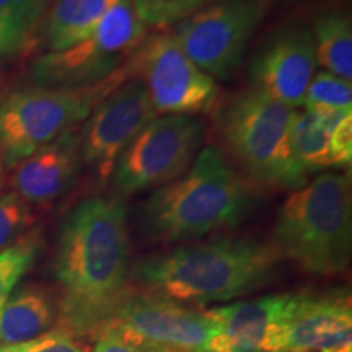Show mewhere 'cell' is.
I'll return each instance as SVG.
<instances>
[{
    "mask_svg": "<svg viewBox=\"0 0 352 352\" xmlns=\"http://www.w3.org/2000/svg\"><path fill=\"white\" fill-rule=\"evenodd\" d=\"M131 270L124 201L94 196L77 204L64 219L56 245L57 328L95 340L129 296Z\"/></svg>",
    "mask_w": 352,
    "mask_h": 352,
    "instance_id": "1",
    "label": "cell"
},
{
    "mask_svg": "<svg viewBox=\"0 0 352 352\" xmlns=\"http://www.w3.org/2000/svg\"><path fill=\"white\" fill-rule=\"evenodd\" d=\"M283 261L271 241L217 236L152 254L131 270L135 290L195 305L230 302L261 289Z\"/></svg>",
    "mask_w": 352,
    "mask_h": 352,
    "instance_id": "2",
    "label": "cell"
},
{
    "mask_svg": "<svg viewBox=\"0 0 352 352\" xmlns=\"http://www.w3.org/2000/svg\"><path fill=\"white\" fill-rule=\"evenodd\" d=\"M259 186L209 145L173 182L157 188L142 209L144 230L155 241L196 240L240 226L253 212Z\"/></svg>",
    "mask_w": 352,
    "mask_h": 352,
    "instance_id": "3",
    "label": "cell"
},
{
    "mask_svg": "<svg viewBox=\"0 0 352 352\" xmlns=\"http://www.w3.org/2000/svg\"><path fill=\"white\" fill-rule=\"evenodd\" d=\"M271 245L315 276L346 271L352 252V191L344 173L324 171L284 201Z\"/></svg>",
    "mask_w": 352,
    "mask_h": 352,
    "instance_id": "4",
    "label": "cell"
},
{
    "mask_svg": "<svg viewBox=\"0 0 352 352\" xmlns=\"http://www.w3.org/2000/svg\"><path fill=\"white\" fill-rule=\"evenodd\" d=\"M297 109L250 88L235 95L219 113L223 145L258 186L296 189L308 173L292 148V124Z\"/></svg>",
    "mask_w": 352,
    "mask_h": 352,
    "instance_id": "5",
    "label": "cell"
},
{
    "mask_svg": "<svg viewBox=\"0 0 352 352\" xmlns=\"http://www.w3.org/2000/svg\"><path fill=\"white\" fill-rule=\"evenodd\" d=\"M129 78L124 65L91 87H33L13 91L0 101V155L7 168L74 129L104 95Z\"/></svg>",
    "mask_w": 352,
    "mask_h": 352,
    "instance_id": "6",
    "label": "cell"
},
{
    "mask_svg": "<svg viewBox=\"0 0 352 352\" xmlns=\"http://www.w3.org/2000/svg\"><path fill=\"white\" fill-rule=\"evenodd\" d=\"M147 23L134 0H114L90 34L63 51H50L33 64L39 87L78 88L107 80L145 39Z\"/></svg>",
    "mask_w": 352,
    "mask_h": 352,
    "instance_id": "7",
    "label": "cell"
},
{
    "mask_svg": "<svg viewBox=\"0 0 352 352\" xmlns=\"http://www.w3.org/2000/svg\"><path fill=\"white\" fill-rule=\"evenodd\" d=\"M124 70L145 87L157 114L195 116L217 104V83L189 59L173 34L145 38Z\"/></svg>",
    "mask_w": 352,
    "mask_h": 352,
    "instance_id": "8",
    "label": "cell"
},
{
    "mask_svg": "<svg viewBox=\"0 0 352 352\" xmlns=\"http://www.w3.org/2000/svg\"><path fill=\"white\" fill-rule=\"evenodd\" d=\"M206 124L195 116H162L148 122L118 158L113 184L122 195L160 188L195 160Z\"/></svg>",
    "mask_w": 352,
    "mask_h": 352,
    "instance_id": "9",
    "label": "cell"
},
{
    "mask_svg": "<svg viewBox=\"0 0 352 352\" xmlns=\"http://www.w3.org/2000/svg\"><path fill=\"white\" fill-rule=\"evenodd\" d=\"M264 12V0H217L179 23L173 36L197 67L214 80H228Z\"/></svg>",
    "mask_w": 352,
    "mask_h": 352,
    "instance_id": "10",
    "label": "cell"
},
{
    "mask_svg": "<svg viewBox=\"0 0 352 352\" xmlns=\"http://www.w3.org/2000/svg\"><path fill=\"white\" fill-rule=\"evenodd\" d=\"M157 118L145 87L126 78L95 104L83 124L80 138L82 164L101 183L109 182L118 158L132 139Z\"/></svg>",
    "mask_w": 352,
    "mask_h": 352,
    "instance_id": "11",
    "label": "cell"
},
{
    "mask_svg": "<svg viewBox=\"0 0 352 352\" xmlns=\"http://www.w3.org/2000/svg\"><path fill=\"white\" fill-rule=\"evenodd\" d=\"M107 328L183 352H212L220 327L206 311L132 289Z\"/></svg>",
    "mask_w": 352,
    "mask_h": 352,
    "instance_id": "12",
    "label": "cell"
},
{
    "mask_svg": "<svg viewBox=\"0 0 352 352\" xmlns=\"http://www.w3.org/2000/svg\"><path fill=\"white\" fill-rule=\"evenodd\" d=\"M316 72L311 30L290 25L264 41L250 65L252 88L290 108L303 104L307 88Z\"/></svg>",
    "mask_w": 352,
    "mask_h": 352,
    "instance_id": "13",
    "label": "cell"
},
{
    "mask_svg": "<svg viewBox=\"0 0 352 352\" xmlns=\"http://www.w3.org/2000/svg\"><path fill=\"white\" fill-rule=\"evenodd\" d=\"M302 294H274L206 311L220 327L212 352H279L285 321Z\"/></svg>",
    "mask_w": 352,
    "mask_h": 352,
    "instance_id": "14",
    "label": "cell"
},
{
    "mask_svg": "<svg viewBox=\"0 0 352 352\" xmlns=\"http://www.w3.org/2000/svg\"><path fill=\"white\" fill-rule=\"evenodd\" d=\"M347 344H352L349 294H302L285 321L279 352H323Z\"/></svg>",
    "mask_w": 352,
    "mask_h": 352,
    "instance_id": "15",
    "label": "cell"
},
{
    "mask_svg": "<svg viewBox=\"0 0 352 352\" xmlns=\"http://www.w3.org/2000/svg\"><path fill=\"white\" fill-rule=\"evenodd\" d=\"M80 165V138L70 129L15 166L13 192L28 204L50 206L69 191Z\"/></svg>",
    "mask_w": 352,
    "mask_h": 352,
    "instance_id": "16",
    "label": "cell"
},
{
    "mask_svg": "<svg viewBox=\"0 0 352 352\" xmlns=\"http://www.w3.org/2000/svg\"><path fill=\"white\" fill-rule=\"evenodd\" d=\"M290 140L296 158L307 173L349 168L352 111H297Z\"/></svg>",
    "mask_w": 352,
    "mask_h": 352,
    "instance_id": "17",
    "label": "cell"
},
{
    "mask_svg": "<svg viewBox=\"0 0 352 352\" xmlns=\"http://www.w3.org/2000/svg\"><path fill=\"white\" fill-rule=\"evenodd\" d=\"M59 310L50 290L28 285L0 307V346L20 344L56 328Z\"/></svg>",
    "mask_w": 352,
    "mask_h": 352,
    "instance_id": "18",
    "label": "cell"
},
{
    "mask_svg": "<svg viewBox=\"0 0 352 352\" xmlns=\"http://www.w3.org/2000/svg\"><path fill=\"white\" fill-rule=\"evenodd\" d=\"M114 0H56L47 12V50L63 51L90 34Z\"/></svg>",
    "mask_w": 352,
    "mask_h": 352,
    "instance_id": "19",
    "label": "cell"
},
{
    "mask_svg": "<svg viewBox=\"0 0 352 352\" xmlns=\"http://www.w3.org/2000/svg\"><path fill=\"white\" fill-rule=\"evenodd\" d=\"M316 64L344 80H352V25L342 12L328 10L315 16L311 28Z\"/></svg>",
    "mask_w": 352,
    "mask_h": 352,
    "instance_id": "20",
    "label": "cell"
},
{
    "mask_svg": "<svg viewBox=\"0 0 352 352\" xmlns=\"http://www.w3.org/2000/svg\"><path fill=\"white\" fill-rule=\"evenodd\" d=\"M47 0H0V56L28 44L46 12Z\"/></svg>",
    "mask_w": 352,
    "mask_h": 352,
    "instance_id": "21",
    "label": "cell"
},
{
    "mask_svg": "<svg viewBox=\"0 0 352 352\" xmlns=\"http://www.w3.org/2000/svg\"><path fill=\"white\" fill-rule=\"evenodd\" d=\"M305 111H352V85L344 78L321 70L315 72L307 88Z\"/></svg>",
    "mask_w": 352,
    "mask_h": 352,
    "instance_id": "22",
    "label": "cell"
},
{
    "mask_svg": "<svg viewBox=\"0 0 352 352\" xmlns=\"http://www.w3.org/2000/svg\"><path fill=\"white\" fill-rule=\"evenodd\" d=\"M39 246L41 241L36 232H30L19 243L0 252V307L7 302L21 277L32 267L39 253Z\"/></svg>",
    "mask_w": 352,
    "mask_h": 352,
    "instance_id": "23",
    "label": "cell"
},
{
    "mask_svg": "<svg viewBox=\"0 0 352 352\" xmlns=\"http://www.w3.org/2000/svg\"><path fill=\"white\" fill-rule=\"evenodd\" d=\"M34 222L32 208L16 192L0 195V252L28 235Z\"/></svg>",
    "mask_w": 352,
    "mask_h": 352,
    "instance_id": "24",
    "label": "cell"
},
{
    "mask_svg": "<svg viewBox=\"0 0 352 352\" xmlns=\"http://www.w3.org/2000/svg\"><path fill=\"white\" fill-rule=\"evenodd\" d=\"M0 352H91V349L82 338L56 327L34 340L20 344L0 346Z\"/></svg>",
    "mask_w": 352,
    "mask_h": 352,
    "instance_id": "25",
    "label": "cell"
},
{
    "mask_svg": "<svg viewBox=\"0 0 352 352\" xmlns=\"http://www.w3.org/2000/svg\"><path fill=\"white\" fill-rule=\"evenodd\" d=\"M95 340L96 342L91 352H142L114 328H104Z\"/></svg>",
    "mask_w": 352,
    "mask_h": 352,
    "instance_id": "26",
    "label": "cell"
},
{
    "mask_svg": "<svg viewBox=\"0 0 352 352\" xmlns=\"http://www.w3.org/2000/svg\"><path fill=\"white\" fill-rule=\"evenodd\" d=\"M176 2H179V0H134L135 7L139 8V10H144V8H157V7H164V6H171L173 7Z\"/></svg>",
    "mask_w": 352,
    "mask_h": 352,
    "instance_id": "27",
    "label": "cell"
},
{
    "mask_svg": "<svg viewBox=\"0 0 352 352\" xmlns=\"http://www.w3.org/2000/svg\"><path fill=\"white\" fill-rule=\"evenodd\" d=\"M129 340L134 342L135 346L139 347L142 352H183V351H173V349H166V347H160V346H155V344H148V342H144V341H139V340Z\"/></svg>",
    "mask_w": 352,
    "mask_h": 352,
    "instance_id": "28",
    "label": "cell"
},
{
    "mask_svg": "<svg viewBox=\"0 0 352 352\" xmlns=\"http://www.w3.org/2000/svg\"><path fill=\"white\" fill-rule=\"evenodd\" d=\"M323 352H352V344L336 347V349H329V351H323Z\"/></svg>",
    "mask_w": 352,
    "mask_h": 352,
    "instance_id": "29",
    "label": "cell"
},
{
    "mask_svg": "<svg viewBox=\"0 0 352 352\" xmlns=\"http://www.w3.org/2000/svg\"><path fill=\"white\" fill-rule=\"evenodd\" d=\"M3 168H6V165H3V158L0 155V188H2L3 183Z\"/></svg>",
    "mask_w": 352,
    "mask_h": 352,
    "instance_id": "30",
    "label": "cell"
}]
</instances>
